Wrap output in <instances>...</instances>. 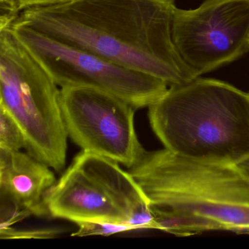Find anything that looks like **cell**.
<instances>
[{
	"instance_id": "2",
	"label": "cell",
	"mask_w": 249,
	"mask_h": 249,
	"mask_svg": "<svg viewBox=\"0 0 249 249\" xmlns=\"http://www.w3.org/2000/svg\"><path fill=\"white\" fill-rule=\"evenodd\" d=\"M149 199L155 230L178 236L249 234V180L235 165L145 151L129 169Z\"/></svg>"
},
{
	"instance_id": "11",
	"label": "cell",
	"mask_w": 249,
	"mask_h": 249,
	"mask_svg": "<svg viewBox=\"0 0 249 249\" xmlns=\"http://www.w3.org/2000/svg\"><path fill=\"white\" fill-rule=\"evenodd\" d=\"M76 224L78 230L72 234V236L75 237L109 236L138 230L135 227L126 223L115 222L106 220L81 221L76 223Z\"/></svg>"
},
{
	"instance_id": "13",
	"label": "cell",
	"mask_w": 249,
	"mask_h": 249,
	"mask_svg": "<svg viewBox=\"0 0 249 249\" xmlns=\"http://www.w3.org/2000/svg\"><path fill=\"white\" fill-rule=\"evenodd\" d=\"M73 0H0L1 2L9 4L18 14L28 8L46 7L58 4L66 3Z\"/></svg>"
},
{
	"instance_id": "7",
	"label": "cell",
	"mask_w": 249,
	"mask_h": 249,
	"mask_svg": "<svg viewBox=\"0 0 249 249\" xmlns=\"http://www.w3.org/2000/svg\"><path fill=\"white\" fill-rule=\"evenodd\" d=\"M68 137L82 151L133 167L145 150L135 126L136 109L110 93L86 87L61 88Z\"/></svg>"
},
{
	"instance_id": "9",
	"label": "cell",
	"mask_w": 249,
	"mask_h": 249,
	"mask_svg": "<svg viewBox=\"0 0 249 249\" xmlns=\"http://www.w3.org/2000/svg\"><path fill=\"white\" fill-rule=\"evenodd\" d=\"M52 167L29 152L0 148V192L2 201L31 215H48L44 199L56 183Z\"/></svg>"
},
{
	"instance_id": "4",
	"label": "cell",
	"mask_w": 249,
	"mask_h": 249,
	"mask_svg": "<svg viewBox=\"0 0 249 249\" xmlns=\"http://www.w3.org/2000/svg\"><path fill=\"white\" fill-rule=\"evenodd\" d=\"M59 87L11 26L0 27V106L24 132L27 152L57 172L66 163L68 137Z\"/></svg>"
},
{
	"instance_id": "10",
	"label": "cell",
	"mask_w": 249,
	"mask_h": 249,
	"mask_svg": "<svg viewBox=\"0 0 249 249\" xmlns=\"http://www.w3.org/2000/svg\"><path fill=\"white\" fill-rule=\"evenodd\" d=\"M0 148L8 151L27 149L25 135L15 119L0 106Z\"/></svg>"
},
{
	"instance_id": "3",
	"label": "cell",
	"mask_w": 249,
	"mask_h": 249,
	"mask_svg": "<svg viewBox=\"0 0 249 249\" xmlns=\"http://www.w3.org/2000/svg\"><path fill=\"white\" fill-rule=\"evenodd\" d=\"M150 124L176 155L236 165L249 156V93L215 79L171 86L148 107Z\"/></svg>"
},
{
	"instance_id": "5",
	"label": "cell",
	"mask_w": 249,
	"mask_h": 249,
	"mask_svg": "<svg viewBox=\"0 0 249 249\" xmlns=\"http://www.w3.org/2000/svg\"><path fill=\"white\" fill-rule=\"evenodd\" d=\"M48 215L72 222L106 220L155 229L149 199L129 171L89 151L77 154L44 199Z\"/></svg>"
},
{
	"instance_id": "12",
	"label": "cell",
	"mask_w": 249,
	"mask_h": 249,
	"mask_svg": "<svg viewBox=\"0 0 249 249\" xmlns=\"http://www.w3.org/2000/svg\"><path fill=\"white\" fill-rule=\"evenodd\" d=\"M62 232L63 230L59 228L18 230L12 227H6L0 229V237L2 239L53 238Z\"/></svg>"
},
{
	"instance_id": "6",
	"label": "cell",
	"mask_w": 249,
	"mask_h": 249,
	"mask_svg": "<svg viewBox=\"0 0 249 249\" xmlns=\"http://www.w3.org/2000/svg\"><path fill=\"white\" fill-rule=\"evenodd\" d=\"M13 33L60 88L86 87L119 97L135 109L149 107L168 90L162 80L119 66L89 52L13 23Z\"/></svg>"
},
{
	"instance_id": "1",
	"label": "cell",
	"mask_w": 249,
	"mask_h": 249,
	"mask_svg": "<svg viewBox=\"0 0 249 249\" xmlns=\"http://www.w3.org/2000/svg\"><path fill=\"white\" fill-rule=\"evenodd\" d=\"M176 0H73L21 11L14 23L169 87L198 78L173 38Z\"/></svg>"
},
{
	"instance_id": "14",
	"label": "cell",
	"mask_w": 249,
	"mask_h": 249,
	"mask_svg": "<svg viewBox=\"0 0 249 249\" xmlns=\"http://www.w3.org/2000/svg\"><path fill=\"white\" fill-rule=\"evenodd\" d=\"M240 173L249 180V156L236 164Z\"/></svg>"
},
{
	"instance_id": "8",
	"label": "cell",
	"mask_w": 249,
	"mask_h": 249,
	"mask_svg": "<svg viewBox=\"0 0 249 249\" xmlns=\"http://www.w3.org/2000/svg\"><path fill=\"white\" fill-rule=\"evenodd\" d=\"M175 46L199 77L249 52V0H205L196 9L176 8Z\"/></svg>"
}]
</instances>
